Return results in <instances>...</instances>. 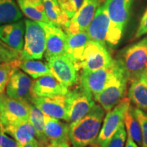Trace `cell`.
<instances>
[{"mask_svg":"<svg viewBox=\"0 0 147 147\" xmlns=\"http://www.w3.org/2000/svg\"><path fill=\"white\" fill-rule=\"evenodd\" d=\"M104 116V110L95 105L87 115L69 125V141L73 147H87L96 142Z\"/></svg>","mask_w":147,"mask_h":147,"instance_id":"1","label":"cell"},{"mask_svg":"<svg viewBox=\"0 0 147 147\" xmlns=\"http://www.w3.org/2000/svg\"><path fill=\"white\" fill-rule=\"evenodd\" d=\"M127 82L123 69L114 59L105 87L94 99L105 111H110L124 97Z\"/></svg>","mask_w":147,"mask_h":147,"instance_id":"2","label":"cell"},{"mask_svg":"<svg viewBox=\"0 0 147 147\" xmlns=\"http://www.w3.org/2000/svg\"><path fill=\"white\" fill-rule=\"evenodd\" d=\"M87 33L90 40L115 47L122 38L123 31L112 23L104 5H101L96 10Z\"/></svg>","mask_w":147,"mask_h":147,"instance_id":"3","label":"cell"},{"mask_svg":"<svg viewBox=\"0 0 147 147\" xmlns=\"http://www.w3.org/2000/svg\"><path fill=\"white\" fill-rule=\"evenodd\" d=\"M115 60L123 69L129 82L139 78L147 62V45L144 39L123 49Z\"/></svg>","mask_w":147,"mask_h":147,"instance_id":"4","label":"cell"},{"mask_svg":"<svg viewBox=\"0 0 147 147\" xmlns=\"http://www.w3.org/2000/svg\"><path fill=\"white\" fill-rule=\"evenodd\" d=\"M24 45L21 53V60L42 59L46 51L45 32L38 22L25 20Z\"/></svg>","mask_w":147,"mask_h":147,"instance_id":"5","label":"cell"},{"mask_svg":"<svg viewBox=\"0 0 147 147\" xmlns=\"http://www.w3.org/2000/svg\"><path fill=\"white\" fill-rule=\"evenodd\" d=\"M68 122H76L84 117L95 105L93 94L81 85L77 86L66 95Z\"/></svg>","mask_w":147,"mask_h":147,"instance_id":"6","label":"cell"},{"mask_svg":"<svg viewBox=\"0 0 147 147\" xmlns=\"http://www.w3.org/2000/svg\"><path fill=\"white\" fill-rule=\"evenodd\" d=\"M47 61L53 76L65 87H73L78 83L80 66L65 54L53 57Z\"/></svg>","mask_w":147,"mask_h":147,"instance_id":"7","label":"cell"},{"mask_svg":"<svg viewBox=\"0 0 147 147\" xmlns=\"http://www.w3.org/2000/svg\"><path fill=\"white\" fill-rule=\"evenodd\" d=\"M130 106L129 97H123L113 109L108 112L96 142L100 147H106L110 139L123 121L125 115Z\"/></svg>","mask_w":147,"mask_h":147,"instance_id":"8","label":"cell"},{"mask_svg":"<svg viewBox=\"0 0 147 147\" xmlns=\"http://www.w3.org/2000/svg\"><path fill=\"white\" fill-rule=\"evenodd\" d=\"M113 62L106 45L89 40L80 59V67L82 70L95 71L110 67Z\"/></svg>","mask_w":147,"mask_h":147,"instance_id":"9","label":"cell"},{"mask_svg":"<svg viewBox=\"0 0 147 147\" xmlns=\"http://www.w3.org/2000/svg\"><path fill=\"white\" fill-rule=\"evenodd\" d=\"M30 105L26 100L3 95L0 104V122L5 126L29 120Z\"/></svg>","mask_w":147,"mask_h":147,"instance_id":"10","label":"cell"},{"mask_svg":"<svg viewBox=\"0 0 147 147\" xmlns=\"http://www.w3.org/2000/svg\"><path fill=\"white\" fill-rule=\"evenodd\" d=\"M102 1L103 0H83L78 12L69 19L68 24L64 29L66 34L87 32L96 10Z\"/></svg>","mask_w":147,"mask_h":147,"instance_id":"11","label":"cell"},{"mask_svg":"<svg viewBox=\"0 0 147 147\" xmlns=\"http://www.w3.org/2000/svg\"><path fill=\"white\" fill-rule=\"evenodd\" d=\"M31 101L45 115L68 121L66 95L53 97L32 96Z\"/></svg>","mask_w":147,"mask_h":147,"instance_id":"12","label":"cell"},{"mask_svg":"<svg viewBox=\"0 0 147 147\" xmlns=\"http://www.w3.org/2000/svg\"><path fill=\"white\" fill-rule=\"evenodd\" d=\"M45 32V58L48 60L53 57L65 54L67 34L63 29L51 23L38 22Z\"/></svg>","mask_w":147,"mask_h":147,"instance_id":"13","label":"cell"},{"mask_svg":"<svg viewBox=\"0 0 147 147\" xmlns=\"http://www.w3.org/2000/svg\"><path fill=\"white\" fill-rule=\"evenodd\" d=\"M25 22L18 21L0 26V42L6 47L21 53L24 45Z\"/></svg>","mask_w":147,"mask_h":147,"instance_id":"14","label":"cell"},{"mask_svg":"<svg viewBox=\"0 0 147 147\" xmlns=\"http://www.w3.org/2000/svg\"><path fill=\"white\" fill-rule=\"evenodd\" d=\"M32 80L26 73L14 69L6 86V94L13 98L27 100L32 97Z\"/></svg>","mask_w":147,"mask_h":147,"instance_id":"15","label":"cell"},{"mask_svg":"<svg viewBox=\"0 0 147 147\" xmlns=\"http://www.w3.org/2000/svg\"><path fill=\"white\" fill-rule=\"evenodd\" d=\"M68 88L61 83L53 75H46L34 80L32 86V95L36 97H53L65 95Z\"/></svg>","mask_w":147,"mask_h":147,"instance_id":"16","label":"cell"},{"mask_svg":"<svg viewBox=\"0 0 147 147\" xmlns=\"http://www.w3.org/2000/svg\"><path fill=\"white\" fill-rule=\"evenodd\" d=\"M133 0H106L104 5L112 23L124 31L130 18Z\"/></svg>","mask_w":147,"mask_h":147,"instance_id":"17","label":"cell"},{"mask_svg":"<svg viewBox=\"0 0 147 147\" xmlns=\"http://www.w3.org/2000/svg\"><path fill=\"white\" fill-rule=\"evenodd\" d=\"M112 65L95 71L82 70L80 75V85L96 96L105 87L111 72Z\"/></svg>","mask_w":147,"mask_h":147,"instance_id":"18","label":"cell"},{"mask_svg":"<svg viewBox=\"0 0 147 147\" xmlns=\"http://www.w3.org/2000/svg\"><path fill=\"white\" fill-rule=\"evenodd\" d=\"M89 40L87 32L67 34L65 54L80 66V59Z\"/></svg>","mask_w":147,"mask_h":147,"instance_id":"19","label":"cell"},{"mask_svg":"<svg viewBox=\"0 0 147 147\" xmlns=\"http://www.w3.org/2000/svg\"><path fill=\"white\" fill-rule=\"evenodd\" d=\"M45 133L49 142H69V125L45 115Z\"/></svg>","mask_w":147,"mask_h":147,"instance_id":"20","label":"cell"},{"mask_svg":"<svg viewBox=\"0 0 147 147\" xmlns=\"http://www.w3.org/2000/svg\"><path fill=\"white\" fill-rule=\"evenodd\" d=\"M3 127L5 133L11 136L21 145L32 141L36 135L34 127L29 119Z\"/></svg>","mask_w":147,"mask_h":147,"instance_id":"21","label":"cell"},{"mask_svg":"<svg viewBox=\"0 0 147 147\" xmlns=\"http://www.w3.org/2000/svg\"><path fill=\"white\" fill-rule=\"evenodd\" d=\"M22 12L32 21L50 23L42 0H16Z\"/></svg>","mask_w":147,"mask_h":147,"instance_id":"22","label":"cell"},{"mask_svg":"<svg viewBox=\"0 0 147 147\" xmlns=\"http://www.w3.org/2000/svg\"><path fill=\"white\" fill-rule=\"evenodd\" d=\"M128 97L138 108L147 112V81L142 75L131 82Z\"/></svg>","mask_w":147,"mask_h":147,"instance_id":"23","label":"cell"},{"mask_svg":"<svg viewBox=\"0 0 147 147\" xmlns=\"http://www.w3.org/2000/svg\"><path fill=\"white\" fill-rule=\"evenodd\" d=\"M45 12L50 23L61 29H65L69 21L66 12L61 8L57 0H42Z\"/></svg>","mask_w":147,"mask_h":147,"instance_id":"24","label":"cell"},{"mask_svg":"<svg viewBox=\"0 0 147 147\" xmlns=\"http://www.w3.org/2000/svg\"><path fill=\"white\" fill-rule=\"evenodd\" d=\"M22 18V13L14 0H0V26Z\"/></svg>","mask_w":147,"mask_h":147,"instance_id":"25","label":"cell"},{"mask_svg":"<svg viewBox=\"0 0 147 147\" xmlns=\"http://www.w3.org/2000/svg\"><path fill=\"white\" fill-rule=\"evenodd\" d=\"M18 67L34 79H37L46 75H52L47 64L38 60L21 59Z\"/></svg>","mask_w":147,"mask_h":147,"instance_id":"26","label":"cell"},{"mask_svg":"<svg viewBox=\"0 0 147 147\" xmlns=\"http://www.w3.org/2000/svg\"><path fill=\"white\" fill-rule=\"evenodd\" d=\"M29 121L36 130V136L38 138V142L45 145L48 144L49 141L45 133V114L34 104L30 105Z\"/></svg>","mask_w":147,"mask_h":147,"instance_id":"27","label":"cell"},{"mask_svg":"<svg viewBox=\"0 0 147 147\" xmlns=\"http://www.w3.org/2000/svg\"><path fill=\"white\" fill-rule=\"evenodd\" d=\"M123 122L127 130V134L131 137L134 142L137 143L138 146H142V129L138 120L134 115L133 106H130L127 111L126 112Z\"/></svg>","mask_w":147,"mask_h":147,"instance_id":"28","label":"cell"},{"mask_svg":"<svg viewBox=\"0 0 147 147\" xmlns=\"http://www.w3.org/2000/svg\"><path fill=\"white\" fill-rule=\"evenodd\" d=\"M21 59H17L11 62L0 63V93L3 94L6 88L11 75L14 69L19 68Z\"/></svg>","mask_w":147,"mask_h":147,"instance_id":"29","label":"cell"},{"mask_svg":"<svg viewBox=\"0 0 147 147\" xmlns=\"http://www.w3.org/2000/svg\"><path fill=\"white\" fill-rule=\"evenodd\" d=\"M126 138L127 132L125 128L124 122L123 121L106 147H124Z\"/></svg>","mask_w":147,"mask_h":147,"instance_id":"30","label":"cell"},{"mask_svg":"<svg viewBox=\"0 0 147 147\" xmlns=\"http://www.w3.org/2000/svg\"><path fill=\"white\" fill-rule=\"evenodd\" d=\"M61 8L66 12L69 19L74 16L81 6L83 0H57Z\"/></svg>","mask_w":147,"mask_h":147,"instance_id":"31","label":"cell"},{"mask_svg":"<svg viewBox=\"0 0 147 147\" xmlns=\"http://www.w3.org/2000/svg\"><path fill=\"white\" fill-rule=\"evenodd\" d=\"M133 110L142 129V143L141 147H147V113L138 108L133 107Z\"/></svg>","mask_w":147,"mask_h":147,"instance_id":"32","label":"cell"},{"mask_svg":"<svg viewBox=\"0 0 147 147\" xmlns=\"http://www.w3.org/2000/svg\"><path fill=\"white\" fill-rule=\"evenodd\" d=\"M21 53L5 46L0 42V63L11 62L19 59Z\"/></svg>","mask_w":147,"mask_h":147,"instance_id":"33","label":"cell"},{"mask_svg":"<svg viewBox=\"0 0 147 147\" xmlns=\"http://www.w3.org/2000/svg\"><path fill=\"white\" fill-rule=\"evenodd\" d=\"M0 147H21L16 140L9 137L3 130V125L0 122Z\"/></svg>","mask_w":147,"mask_h":147,"instance_id":"34","label":"cell"},{"mask_svg":"<svg viewBox=\"0 0 147 147\" xmlns=\"http://www.w3.org/2000/svg\"><path fill=\"white\" fill-rule=\"evenodd\" d=\"M147 34V9L143 14L142 18L140 20V23L138 28L136 34L135 35L134 38H139L143 35Z\"/></svg>","mask_w":147,"mask_h":147,"instance_id":"35","label":"cell"},{"mask_svg":"<svg viewBox=\"0 0 147 147\" xmlns=\"http://www.w3.org/2000/svg\"><path fill=\"white\" fill-rule=\"evenodd\" d=\"M45 147H70L69 142H53L47 144Z\"/></svg>","mask_w":147,"mask_h":147,"instance_id":"36","label":"cell"},{"mask_svg":"<svg viewBox=\"0 0 147 147\" xmlns=\"http://www.w3.org/2000/svg\"><path fill=\"white\" fill-rule=\"evenodd\" d=\"M125 147H138V145L134 142V140L131 138L129 134H127V143Z\"/></svg>","mask_w":147,"mask_h":147,"instance_id":"37","label":"cell"},{"mask_svg":"<svg viewBox=\"0 0 147 147\" xmlns=\"http://www.w3.org/2000/svg\"><path fill=\"white\" fill-rule=\"evenodd\" d=\"M38 145H39V142H38V140L34 138L27 144L21 145V147H38Z\"/></svg>","mask_w":147,"mask_h":147,"instance_id":"38","label":"cell"},{"mask_svg":"<svg viewBox=\"0 0 147 147\" xmlns=\"http://www.w3.org/2000/svg\"><path fill=\"white\" fill-rule=\"evenodd\" d=\"M142 75L144 77V78L146 79V81H147V62L146 63V65H145L144 69V71H143Z\"/></svg>","mask_w":147,"mask_h":147,"instance_id":"39","label":"cell"},{"mask_svg":"<svg viewBox=\"0 0 147 147\" xmlns=\"http://www.w3.org/2000/svg\"><path fill=\"white\" fill-rule=\"evenodd\" d=\"M87 147H100V146H99V145L97 144L96 142H95V143H94V144H92L89 145V146H88Z\"/></svg>","mask_w":147,"mask_h":147,"instance_id":"40","label":"cell"},{"mask_svg":"<svg viewBox=\"0 0 147 147\" xmlns=\"http://www.w3.org/2000/svg\"><path fill=\"white\" fill-rule=\"evenodd\" d=\"M3 95L0 93V104H1V102H2V100H3Z\"/></svg>","mask_w":147,"mask_h":147,"instance_id":"41","label":"cell"},{"mask_svg":"<svg viewBox=\"0 0 147 147\" xmlns=\"http://www.w3.org/2000/svg\"><path fill=\"white\" fill-rule=\"evenodd\" d=\"M46 145L41 144V143H39V145H38V147H45Z\"/></svg>","mask_w":147,"mask_h":147,"instance_id":"42","label":"cell"},{"mask_svg":"<svg viewBox=\"0 0 147 147\" xmlns=\"http://www.w3.org/2000/svg\"><path fill=\"white\" fill-rule=\"evenodd\" d=\"M144 42H146V44L147 45V37H146V38H144Z\"/></svg>","mask_w":147,"mask_h":147,"instance_id":"43","label":"cell"}]
</instances>
